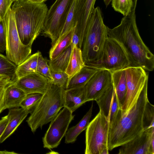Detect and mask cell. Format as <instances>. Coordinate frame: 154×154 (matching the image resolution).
<instances>
[{"instance_id": "1", "label": "cell", "mask_w": 154, "mask_h": 154, "mask_svg": "<svg viewBox=\"0 0 154 154\" xmlns=\"http://www.w3.org/2000/svg\"><path fill=\"white\" fill-rule=\"evenodd\" d=\"M148 82L136 101L126 111L119 109L113 123L109 126V150L126 144L147 128H154V106L149 101Z\"/></svg>"}, {"instance_id": "2", "label": "cell", "mask_w": 154, "mask_h": 154, "mask_svg": "<svg viewBox=\"0 0 154 154\" xmlns=\"http://www.w3.org/2000/svg\"><path fill=\"white\" fill-rule=\"evenodd\" d=\"M108 37L117 42L124 51L129 67H139L145 71L154 68V55L146 46L137 28L135 10L122 19L120 24L111 29L108 27Z\"/></svg>"}, {"instance_id": "3", "label": "cell", "mask_w": 154, "mask_h": 154, "mask_svg": "<svg viewBox=\"0 0 154 154\" xmlns=\"http://www.w3.org/2000/svg\"><path fill=\"white\" fill-rule=\"evenodd\" d=\"M11 8L21 42L25 45H32L42 31L48 10L46 5L29 0H17Z\"/></svg>"}, {"instance_id": "4", "label": "cell", "mask_w": 154, "mask_h": 154, "mask_svg": "<svg viewBox=\"0 0 154 154\" xmlns=\"http://www.w3.org/2000/svg\"><path fill=\"white\" fill-rule=\"evenodd\" d=\"M63 88L49 81L47 88L38 103L31 110L26 122L32 131L51 122L64 107Z\"/></svg>"}, {"instance_id": "5", "label": "cell", "mask_w": 154, "mask_h": 154, "mask_svg": "<svg viewBox=\"0 0 154 154\" xmlns=\"http://www.w3.org/2000/svg\"><path fill=\"white\" fill-rule=\"evenodd\" d=\"M108 27L104 23L99 7L94 8L90 18L82 46V54L85 63L99 59L106 39Z\"/></svg>"}, {"instance_id": "6", "label": "cell", "mask_w": 154, "mask_h": 154, "mask_svg": "<svg viewBox=\"0 0 154 154\" xmlns=\"http://www.w3.org/2000/svg\"><path fill=\"white\" fill-rule=\"evenodd\" d=\"M109 122L100 111L86 128L85 154H109Z\"/></svg>"}, {"instance_id": "7", "label": "cell", "mask_w": 154, "mask_h": 154, "mask_svg": "<svg viewBox=\"0 0 154 154\" xmlns=\"http://www.w3.org/2000/svg\"><path fill=\"white\" fill-rule=\"evenodd\" d=\"M4 19L6 30V57L18 66L31 55L32 45H25L21 42L11 7Z\"/></svg>"}, {"instance_id": "8", "label": "cell", "mask_w": 154, "mask_h": 154, "mask_svg": "<svg viewBox=\"0 0 154 154\" xmlns=\"http://www.w3.org/2000/svg\"><path fill=\"white\" fill-rule=\"evenodd\" d=\"M85 64L91 68L107 70L112 72L129 67L128 60L121 46L109 37L105 42L100 58Z\"/></svg>"}, {"instance_id": "9", "label": "cell", "mask_w": 154, "mask_h": 154, "mask_svg": "<svg viewBox=\"0 0 154 154\" xmlns=\"http://www.w3.org/2000/svg\"><path fill=\"white\" fill-rule=\"evenodd\" d=\"M74 0H56L48 10L42 32L49 38L52 46L58 38Z\"/></svg>"}, {"instance_id": "10", "label": "cell", "mask_w": 154, "mask_h": 154, "mask_svg": "<svg viewBox=\"0 0 154 154\" xmlns=\"http://www.w3.org/2000/svg\"><path fill=\"white\" fill-rule=\"evenodd\" d=\"M63 108L51 122L42 138L45 148L51 150L57 147L65 136L69 124L74 119L73 112L66 107Z\"/></svg>"}, {"instance_id": "11", "label": "cell", "mask_w": 154, "mask_h": 154, "mask_svg": "<svg viewBox=\"0 0 154 154\" xmlns=\"http://www.w3.org/2000/svg\"><path fill=\"white\" fill-rule=\"evenodd\" d=\"M125 69L127 91L121 107L122 112L126 111L134 103L148 79V74L141 67H129Z\"/></svg>"}, {"instance_id": "12", "label": "cell", "mask_w": 154, "mask_h": 154, "mask_svg": "<svg viewBox=\"0 0 154 154\" xmlns=\"http://www.w3.org/2000/svg\"><path fill=\"white\" fill-rule=\"evenodd\" d=\"M121 146L119 154H154V128L145 129Z\"/></svg>"}, {"instance_id": "13", "label": "cell", "mask_w": 154, "mask_h": 154, "mask_svg": "<svg viewBox=\"0 0 154 154\" xmlns=\"http://www.w3.org/2000/svg\"><path fill=\"white\" fill-rule=\"evenodd\" d=\"M96 0H75V16L76 25L75 32L79 38L78 47L81 49Z\"/></svg>"}, {"instance_id": "14", "label": "cell", "mask_w": 154, "mask_h": 154, "mask_svg": "<svg viewBox=\"0 0 154 154\" xmlns=\"http://www.w3.org/2000/svg\"><path fill=\"white\" fill-rule=\"evenodd\" d=\"M112 84V72L99 70L85 86L87 102L95 100Z\"/></svg>"}, {"instance_id": "15", "label": "cell", "mask_w": 154, "mask_h": 154, "mask_svg": "<svg viewBox=\"0 0 154 154\" xmlns=\"http://www.w3.org/2000/svg\"><path fill=\"white\" fill-rule=\"evenodd\" d=\"M95 100L99 106L100 111L108 121L109 126L113 122L121 107L113 83Z\"/></svg>"}, {"instance_id": "16", "label": "cell", "mask_w": 154, "mask_h": 154, "mask_svg": "<svg viewBox=\"0 0 154 154\" xmlns=\"http://www.w3.org/2000/svg\"><path fill=\"white\" fill-rule=\"evenodd\" d=\"M49 81L47 78L36 72L17 79L12 83L26 94L33 93L43 94L47 88Z\"/></svg>"}, {"instance_id": "17", "label": "cell", "mask_w": 154, "mask_h": 154, "mask_svg": "<svg viewBox=\"0 0 154 154\" xmlns=\"http://www.w3.org/2000/svg\"><path fill=\"white\" fill-rule=\"evenodd\" d=\"M26 95L13 83L9 84L0 92V114L6 109L20 107Z\"/></svg>"}, {"instance_id": "18", "label": "cell", "mask_w": 154, "mask_h": 154, "mask_svg": "<svg viewBox=\"0 0 154 154\" xmlns=\"http://www.w3.org/2000/svg\"><path fill=\"white\" fill-rule=\"evenodd\" d=\"M31 111L21 107L9 109L8 114L9 121L0 138V143L3 142L15 131Z\"/></svg>"}, {"instance_id": "19", "label": "cell", "mask_w": 154, "mask_h": 154, "mask_svg": "<svg viewBox=\"0 0 154 154\" xmlns=\"http://www.w3.org/2000/svg\"><path fill=\"white\" fill-rule=\"evenodd\" d=\"M87 102L85 86L65 89L64 107L72 112Z\"/></svg>"}, {"instance_id": "20", "label": "cell", "mask_w": 154, "mask_h": 154, "mask_svg": "<svg viewBox=\"0 0 154 154\" xmlns=\"http://www.w3.org/2000/svg\"><path fill=\"white\" fill-rule=\"evenodd\" d=\"M99 70L85 65L79 72L69 79L66 89L85 86Z\"/></svg>"}, {"instance_id": "21", "label": "cell", "mask_w": 154, "mask_h": 154, "mask_svg": "<svg viewBox=\"0 0 154 154\" xmlns=\"http://www.w3.org/2000/svg\"><path fill=\"white\" fill-rule=\"evenodd\" d=\"M85 65L82 49L77 45H73L69 61L65 71L69 79L79 72Z\"/></svg>"}, {"instance_id": "22", "label": "cell", "mask_w": 154, "mask_h": 154, "mask_svg": "<svg viewBox=\"0 0 154 154\" xmlns=\"http://www.w3.org/2000/svg\"><path fill=\"white\" fill-rule=\"evenodd\" d=\"M93 108L92 103L89 110L79 122L67 130L65 135V143L68 144L75 142L79 134L86 129L91 116Z\"/></svg>"}, {"instance_id": "23", "label": "cell", "mask_w": 154, "mask_h": 154, "mask_svg": "<svg viewBox=\"0 0 154 154\" xmlns=\"http://www.w3.org/2000/svg\"><path fill=\"white\" fill-rule=\"evenodd\" d=\"M112 83L121 106L126 93L127 83L125 69L112 72Z\"/></svg>"}, {"instance_id": "24", "label": "cell", "mask_w": 154, "mask_h": 154, "mask_svg": "<svg viewBox=\"0 0 154 154\" xmlns=\"http://www.w3.org/2000/svg\"><path fill=\"white\" fill-rule=\"evenodd\" d=\"M73 45L72 44L60 55L53 60H48V63L51 72H65L72 52Z\"/></svg>"}, {"instance_id": "25", "label": "cell", "mask_w": 154, "mask_h": 154, "mask_svg": "<svg viewBox=\"0 0 154 154\" xmlns=\"http://www.w3.org/2000/svg\"><path fill=\"white\" fill-rule=\"evenodd\" d=\"M40 53V51H38L30 55L21 64L17 66L16 72L17 79L36 72L37 61Z\"/></svg>"}, {"instance_id": "26", "label": "cell", "mask_w": 154, "mask_h": 154, "mask_svg": "<svg viewBox=\"0 0 154 154\" xmlns=\"http://www.w3.org/2000/svg\"><path fill=\"white\" fill-rule=\"evenodd\" d=\"M75 27L70 30L52 46L49 52L50 60H53L56 58L71 44L72 38Z\"/></svg>"}, {"instance_id": "27", "label": "cell", "mask_w": 154, "mask_h": 154, "mask_svg": "<svg viewBox=\"0 0 154 154\" xmlns=\"http://www.w3.org/2000/svg\"><path fill=\"white\" fill-rule=\"evenodd\" d=\"M17 66L6 56L0 53V75L9 78L11 83L16 80Z\"/></svg>"}, {"instance_id": "28", "label": "cell", "mask_w": 154, "mask_h": 154, "mask_svg": "<svg viewBox=\"0 0 154 154\" xmlns=\"http://www.w3.org/2000/svg\"><path fill=\"white\" fill-rule=\"evenodd\" d=\"M75 0H74L70 8L63 29L55 43L60 40L69 31L75 28L76 26V23L75 22Z\"/></svg>"}, {"instance_id": "29", "label": "cell", "mask_w": 154, "mask_h": 154, "mask_svg": "<svg viewBox=\"0 0 154 154\" xmlns=\"http://www.w3.org/2000/svg\"><path fill=\"white\" fill-rule=\"evenodd\" d=\"M112 5L114 10L125 16L132 11V0H112Z\"/></svg>"}, {"instance_id": "30", "label": "cell", "mask_w": 154, "mask_h": 154, "mask_svg": "<svg viewBox=\"0 0 154 154\" xmlns=\"http://www.w3.org/2000/svg\"><path fill=\"white\" fill-rule=\"evenodd\" d=\"M48 62V60L44 58L41 52L38 58L36 72L46 77L49 81L52 82L53 79Z\"/></svg>"}, {"instance_id": "31", "label": "cell", "mask_w": 154, "mask_h": 154, "mask_svg": "<svg viewBox=\"0 0 154 154\" xmlns=\"http://www.w3.org/2000/svg\"><path fill=\"white\" fill-rule=\"evenodd\" d=\"M43 94L39 93L26 94L20 103V106L31 111L38 103Z\"/></svg>"}, {"instance_id": "32", "label": "cell", "mask_w": 154, "mask_h": 154, "mask_svg": "<svg viewBox=\"0 0 154 154\" xmlns=\"http://www.w3.org/2000/svg\"><path fill=\"white\" fill-rule=\"evenodd\" d=\"M53 80L51 82L58 86L66 88L69 78L67 74L63 72H51Z\"/></svg>"}, {"instance_id": "33", "label": "cell", "mask_w": 154, "mask_h": 154, "mask_svg": "<svg viewBox=\"0 0 154 154\" xmlns=\"http://www.w3.org/2000/svg\"><path fill=\"white\" fill-rule=\"evenodd\" d=\"M6 49V30L4 19H0V53Z\"/></svg>"}, {"instance_id": "34", "label": "cell", "mask_w": 154, "mask_h": 154, "mask_svg": "<svg viewBox=\"0 0 154 154\" xmlns=\"http://www.w3.org/2000/svg\"><path fill=\"white\" fill-rule=\"evenodd\" d=\"M12 4L10 0H0V19L4 18Z\"/></svg>"}, {"instance_id": "35", "label": "cell", "mask_w": 154, "mask_h": 154, "mask_svg": "<svg viewBox=\"0 0 154 154\" xmlns=\"http://www.w3.org/2000/svg\"><path fill=\"white\" fill-rule=\"evenodd\" d=\"M9 121L8 115L2 118L0 120V138L4 132Z\"/></svg>"}, {"instance_id": "36", "label": "cell", "mask_w": 154, "mask_h": 154, "mask_svg": "<svg viewBox=\"0 0 154 154\" xmlns=\"http://www.w3.org/2000/svg\"><path fill=\"white\" fill-rule=\"evenodd\" d=\"M11 83L9 77L0 75V92Z\"/></svg>"}, {"instance_id": "37", "label": "cell", "mask_w": 154, "mask_h": 154, "mask_svg": "<svg viewBox=\"0 0 154 154\" xmlns=\"http://www.w3.org/2000/svg\"><path fill=\"white\" fill-rule=\"evenodd\" d=\"M79 37L78 35L75 33L74 29V31L72 39V44L73 45H75L78 47V45L79 44Z\"/></svg>"}, {"instance_id": "38", "label": "cell", "mask_w": 154, "mask_h": 154, "mask_svg": "<svg viewBox=\"0 0 154 154\" xmlns=\"http://www.w3.org/2000/svg\"><path fill=\"white\" fill-rule=\"evenodd\" d=\"M16 153L14 152H9L6 150L1 151H0V154H15Z\"/></svg>"}, {"instance_id": "39", "label": "cell", "mask_w": 154, "mask_h": 154, "mask_svg": "<svg viewBox=\"0 0 154 154\" xmlns=\"http://www.w3.org/2000/svg\"><path fill=\"white\" fill-rule=\"evenodd\" d=\"M34 3H44L47 0H29Z\"/></svg>"}, {"instance_id": "40", "label": "cell", "mask_w": 154, "mask_h": 154, "mask_svg": "<svg viewBox=\"0 0 154 154\" xmlns=\"http://www.w3.org/2000/svg\"><path fill=\"white\" fill-rule=\"evenodd\" d=\"M137 0H132V10H135Z\"/></svg>"}, {"instance_id": "41", "label": "cell", "mask_w": 154, "mask_h": 154, "mask_svg": "<svg viewBox=\"0 0 154 154\" xmlns=\"http://www.w3.org/2000/svg\"><path fill=\"white\" fill-rule=\"evenodd\" d=\"M104 3L106 7H107L109 4L112 0H103Z\"/></svg>"}, {"instance_id": "42", "label": "cell", "mask_w": 154, "mask_h": 154, "mask_svg": "<svg viewBox=\"0 0 154 154\" xmlns=\"http://www.w3.org/2000/svg\"><path fill=\"white\" fill-rule=\"evenodd\" d=\"M12 4L14 2L17 0H10Z\"/></svg>"}, {"instance_id": "43", "label": "cell", "mask_w": 154, "mask_h": 154, "mask_svg": "<svg viewBox=\"0 0 154 154\" xmlns=\"http://www.w3.org/2000/svg\"></svg>"}]
</instances>
